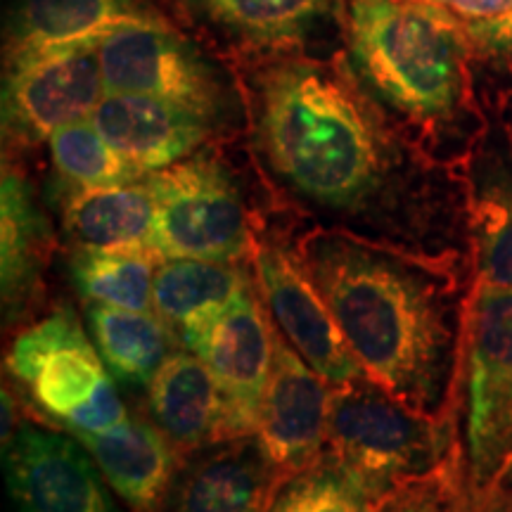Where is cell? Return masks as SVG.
<instances>
[{
    "mask_svg": "<svg viewBox=\"0 0 512 512\" xmlns=\"http://www.w3.org/2000/svg\"><path fill=\"white\" fill-rule=\"evenodd\" d=\"M475 287L512 290V162L501 155L477 166L467 204Z\"/></svg>",
    "mask_w": 512,
    "mask_h": 512,
    "instance_id": "obj_22",
    "label": "cell"
},
{
    "mask_svg": "<svg viewBox=\"0 0 512 512\" xmlns=\"http://www.w3.org/2000/svg\"><path fill=\"white\" fill-rule=\"evenodd\" d=\"M8 370L60 425L112 380L98 347L69 306L19 332L8 351Z\"/></svg>",
    "mask_w": 512,
    "mask_h": 512,
    "instance_id": "obj_12",
    "label": "cell"
},
{
    "mask_svg": "<svg viewBox=\"0 0 512 512\" xmlns=\"http://www.w3.org/2000/svg\"><path fill=\"white\" fill-rule=\"evenodd\" d=\"M3 458L15 512H124L72 432L19 422Z\"/></svg>",
    "mask_w": 512,
    "mask_h": 512,
    "instance_id": "obj_11",
    "label": "cell"
},
{
    "mask_svg": "<svg viewBox=\"0 0 512 512\" xmlns=\"http://www.w3.org/2000/svg\"><path fill=\"white\" fill-rule=\"evenodd\" d=\"M98 46L10 55L3 83V128L22 143H38L57 128L91 119L105 98Z\"/></svg>",
    "mask_w": 512,
    "mask_h": 512,
    "instance_id": "obj_8",
    "label": "cell"
},
{
    "mask_svg": "<svg viewBox=\"0 0 512 512\" xmlns=\"http://www.w3.org/2000/svg\"><path fill=\"white\" fill-rule=\"evenodd\" d=\"M62 226L69 242L81 249L155 252V197L147 178L105 188H79L64 204Z\"/></svg>",
    "mask_w": 512,
    "mask_h": 512,
    "instance_id": "obj_20",
    "label": "cell"
},
{
    "mask_svg": "<svg viewBox=\"0 0 512 512\" xmlns=\"http://www.w3.org/2000/svg\"><path fill=\"white\" fill-rule=\"evenodd\" d=\"M107 93H138L169 100L216 119L221 83L211 67L164 22L131 24L98 46Z\"/></svg>",
    "mask_w": 512,
    "mask_h": 512,
    "instance_id": "obj_10",
    "label": "cell"
},
{
    "mask_svg": "<svg viewBox=\"0 0 512 512\" xmlns=\"http://www.w3.org/2000/svg\"><path fill=\"white\" fill-rule=\"evenodd\" d=\"M50 228L29 183L5 164L0 188V287L5 325L34 304L48 261Z\"/></svg>",
    "mask_w": 512,
    "mask_h": 512,
    "instance_id": "obj_18",
    "label": "cell"
},
{
    "mask_svg": "<svg viewBox=\"0 0 512 512\" xmlns=\"http://www.w3.org/2000/svg\"><path fill=\"white\" fill-rule=\"evenodd\" d=\"M256 138L273 176L335 230L458 266L470 252L467 230L413 195L370 102L330 69H268L256 86Z\"/></svg>",
    "mask_w": 512,
    "mask_h": 512,
    "instance_id": "obj_1",
    "label": "cell"
},
{
    "mask_svg": "<svg viewBox=\"0 0 512 512\" xmlns=\"http://www.w3.org/2000/svg\"><path fill=\"white\" fill-rule=\"evenodd\" d=\"M145 178L155 197L152 249L162 259L240 264L252 252L242 195L214 157L192 155Z\"/></svg>",
    "mask_w": 512,
    "mask_h": 512,
    "instance_id": "obj_6",
    "label": "cell"
},
{
    "mask_svg": "<svg viewBox=\"0 0 512 512\" xmlns=\"http://www.w3.org/2000/svg\"><path fill=\"white\" fill-rule=\"evenodd\" d=\"M128 420V411L121 401V396L114 387L112 380L95 394L91 403L81 408L79 413L72 415L62 427L72 434H105L119 427L121 422Z\"/></svg>",
    "mask_w": 512,
    "mask_h": 512,
    "instance_id": "obj_30",
    "label": "cell"
},
{
    "mask_svg": "<svg viewBox=\"0 0 512 512\" xmlns=\"http://www.w3.org/2000/svg\"><path fill=\"white\" fill-rule=\"evenodd\" d=\"M19 427L17 420V403L8 392V387H3V446H8L12 437H15Z\"/></svg>",
    "mask_w": 512,
    "mask_h": 512,
    "instance_id": "obj_31",
    "label": "cell"
},
{
    "mask_svg": "<svg viewBox=\"0 0 512 512\" xmlns=\"http://www.w3.org/2000/svg\"><path fill=\"white\" fill-rule=\"evenodd\" d=\"M325 451L354 472L377 503L394 486L451 463L456 425L453 415L411 411L363 375L332 387Z\"/></svg>",
    "mask_w": 512,
    "mask_h": 512,
    "instance_id": "obj_5",
    "label": "cell"
},
{
    "mask_svg": "<svg viewBox=\"0 0 512 512\" xmlns=\"http://www.w3.org/2000/svg\"><path fill=\"white\" fill-rule=\"evenodd\" d=\"M351 53L384 105L432 124L463 98V29L427 0H351Z\"/></svg>",
    "mask_w": 512,
    "mask_h": 512,
    "instance_id": "obj_4",
    "label": "cell"
},
{
    "mask_svg": "<svg viewBox=\"0 0 512 512\" xmlns=\"http://www.w3.org/2000/svg\"><path fill=\"white\" fill-rule=\"evenodd\" d=\"M453 403L465 512H512V290L472 287Z\"/></svg>",
    "mask_w": 512,
    "mask_h": 512,
    "instance_id": "obj_3",
    "label": "cell"
},
{
    "mask_svg": "<svg viewBox=\"0 0 512 512\" xmlns=\"http://www.w3.org/2000/svg\"><path fill=\"white\" fill-rule=\"evenodd\" d=\"M211 370L223 399V439L259 430L275 361V325L254 283L221 313L181 337Z\"/></svg>",
    "mask_w": 512,
    "mask_h": 512,
    "instance_id": "obj_7",
    "label": "cell"
},
{
    "mask_svg": "<svg viewBox=\"0 0 512 512\" xmlns=\"http://www.w3.org/2000/svg\"><path fill=\"white\" fill-rule=\"evenodd\" d=\"M226 27L254 41L299 38L330 8V0H202Z\"/></svg>",
    "mask_w": 512,
    "mask_h": 512,
    "instance_id": "obj_27",
    "label": "cell"
},
{
    "mask_svg": "<svg viewBox=\"0 0 512 512\" xmlns=\"http://www.w3.org/2000/svg\"><path fill=\"white\" fill-rule=\"evenodd\" d=\"M50 140V155L62 178L76 188H105L145 178L98 131L93 119H81L57 128Z\"/></svg>",
    "mask_w": 512,
    "mask_h": 512,
    "instance_id": "obj_26",
    "label": "cell"
},
{
    "mask_svg": "<svg viewBox=\"0 0 512 512\" xmlns=\"http://www.w3.org/2000/svg\"><path fill=\"white\" fill-rule=\"evenodd\" d=\"M152 19L133 0H22L12 17L10 55L100 46L114 31Z\"/></svg>",
    "mask_w": 512,
    "mask_h": 512,
    "instance_id": "obj_19",
    "label": "cell"
},
{
    "mask_svg": "<svg viewBox=\"0 0 512 512\" xmlns=\"http://www.w3.org/2000/svg\"><path fill=\"white\" fill-rule=\"evenodd\" d=\"M275 479L256 434L219 439L181 460L164 512H266Z\"/></svg>",
    "mask_w": 512,
    "mask_h": 512,
    "instance_id": "obj_14",
    "label": "cell"
},
{
    "mask_svg": "<svg viewBox=\"0 0 512 512\" xmlns=\"http://www.w3.org/2000/svg\"><path fill=\"white\" fill-rule=\"evenodd\" d=\"M448 12L465 38L489 53H512V0H427Z\"/></svg>",
    "mask_w": 512,
    "mask_h": 512,
    "instance_id": "obj_28",
    "label": "cell"
},
{
    "mask_svg": "<svg viewBox=\"0 0 512 512\" xmlns=\"http://www.w3.org/2000/svg\"><path fill=\"white\" fill-rule=\"evenodd\" d=\"M252 256L256 287L287 344L332 387L363 377L299 249L264 238L254 240Z\"/></svg>",
    "mask_w": 512,
    "mask_h": 512,
    "instance_id": "obj_9",
    "label": "cell"
},
{
    "mask_svg": "<svg viewBox=\"0 0 512 512\" xmlns=\"http://www.w3.org/2000/svg\"><path fill=\"white\" fill-rule=\"evenodd\" d=\"M375 498L328 451L302 470L275 479L266 512H370Z\"/></svg>",
    "mask_w": 512,
    "mask_h": 512,
    "instance_id": "obj_25",
    "label": "cell"
},
{
    "mask_svg": "<svg viewBox=\"0 0 512 512\" xmlns=\"http://www.w3.org/2000/svg\"><path fill=\"white\" fill-rule=\"evenodd\" d=\"M102 477L133 512H164L169 486L181 465L178 448L155 422L128 415L105 434H74Z\"/></svg>",
    "mask_w": 512,
    "mask_h": 512,
    "instance_id": "obj_16",
    "label": "cell"
},
{
    "mask_svg": "<svg viewBox=\"0 0 512 512\" xmlns=\"http://www.w3.org/2000/svg\"><path fill=\"white\" fill-rule=\"evenodd\" d=\"M252 283V273L240 264L162 259L152 287V311L181 339L221 313Z\"/></svg>",
    "mask_w": 512,
    "mask_h": 512,
    "instance_id": "obj_21",
    "label": "cell"
},
{
    "mask_svg": "<svg viewBox=\"0 0 512 512\" xmlns=\"http://www.w3.org/2000/svg\"><path fill=\"white\" fill-rule=\"evenodd\" d=\"M363 375L415 413L448 418L463 361L458 264L325 228L299 242Z\"/></svg>",
    "mask_w": 512,
    "mask_h": 512,
    "instance_id": "obj_2",
    "label": "cell"
},
{
    "mask_svg": "<svg viewBox=\"0 0 512 512\" xmlns=\"http://www.w3.org/2000/svg\"><path fill=\"white\" fill-rule=\"evenodd\" d=\"M147 408L178 453L223 439V399L211 370L190 349H174L147 384Z\"/></svg>",
    "mask_w": 512,
    "mask_h": 512,
    "instance_id": "obj_17",
    "label": "cell"
},
{
    "mask_svg": "<svg viewBox=\"0 0 512 512\" xmlns=\"http://www.w3.org/2000/svg\"><path fill=\"white\" fill-rule=\"evenodd\" d=\"M370 512H465L453 460L425 477L394 486Z\"/></svg>",
    "mask_w": 512,
    "mask_h": 512,
    "instance_id": "obj_29",
    "label": "cell"
},
{
    "mask_svg": "<svg viewBox=\"0 0 512 512\" xmlns=\"http://www.w3.org/2000/svg\"><path fill=\"white\" fill-rule=\"evenodd\" d=\"M159 261L162 259L155 252L74 247L69 273L76 292L88 304L152 311V287Z\"/></svg>",
    "mask_w": 512,
    "mask_h": 512,
    "instance_id": "obj_24",
    "label": "cell"
},
{
    "mask_svg": "<svg viewBox=\"0 0 512 512\" xmlns=\"http://www.w3.org/2000/svg\"><path fill=\"white\" fill-rule=\"evenodd\" d=\"M332 384L323 380L275 328V361L256 437L275 472L302 470L328 446Z\"/></svg>",
    "mask_w": 512,
    "mask_h": 512,
    "instance_id": "obj_13",
    "label": "cell"
},
{
    "mask_svg": "<svg viewBox=\"0 0 512 512\" xmlns=\"http://www.w3.org/2000/svg\"><path fill=\"white\" fill-rule=\"evenodd\" d=\"M91 119L145 176L195 155L214 121L190 107L138 93H105Z\"/></svg>",
    "mask_w": 512,
    "mask_h": 512,
    "instance_id": "obj_15",
    "label": "cell"
},
{
    "mask_svg": "<svg viewBox=\"0 0 512 512\" xmlns=\"http://www.w3.org/2000/svg\"><path fill=\"white\" fill-rule=\"evenodd\" d=\"M86 320L110 375L131 387H147L178 342L176 332L155 311L88 304Z\"/></svg>",
    "mask_w": 512,
    "mask_h": 512,
    "instance_id": "obj_23",
    "label": "cell"
}]
</instances>
